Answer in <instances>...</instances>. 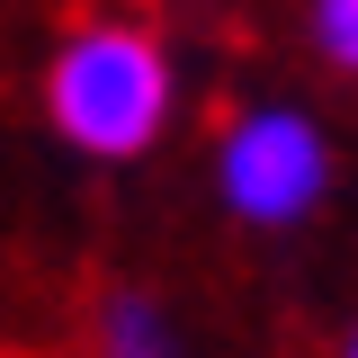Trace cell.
Listing matches in <instances>:
<instances>
[{
  "label": "cell",
  "mask_w": 358,
  "mask_h": 358,
  "mask_svg": "<svg viewBox=\"0 0 358 358\" xmlns=\"http://www.w3.org/2000/svg\"><path fill=\"white\" fill-rule=\"evenodd\" d=\"M45 117L90 162H134L171 126V54L143 18H81L45 63Z\"/></svg>",
  "instance_id": "6da1fadb"
},
{
  "label": "cell",
  "mask_w": 358,
  "mask_h": 358,
  "mask_svg": "<svg viewBox=\"0 0 358 358\" xmlns=\"http://www.w3.org/2000/svg\"><path fill=\"white\" fill-rule=\"evenodd\" d=\"M331 134L313 126L305 108H287V99H260V108H233L215 134V197L233 224H251V233H296L305 215H322V197H331Z\"/></svg>",
  "instance_id": "7a4b0ae2"
},
{
  "label": "cell",
  "mask_w": 358,
  "mask_h": 358,
  "mask_svg": "<svg viewBox=\"0 0 358 358\" xmlns=\"http://www.w3.org/2000/svg\"><path fill=\"white\" fill-rule=\"evenodd\" d=\"M90 358H188V331L171 322L162 296L108 287V296L90 305Z\"/></svg>",
  "instance_id": "3957f363"
},
{
  "label": "cell",
  "mask_w": 358,
  "mask_h": 358,
  "mask_svg": "<svg viewBox=\"0 0 358 358\" xmlns=\"http://www.w3.org/2000/svg\"><path fill=\"white\" fill-rule=\"evenodd\" d=\"M305 36H313V54L331 72L358 81V0H305Z\"/></svg>",
  "instance_id": "277c9868"
},
{
  "label": "cell",
  "mask_w": 358,
  "mask_h": 358,
  "mask_svg": "<svg viewBox=\"0 0 358 358\" xmlns=\"http://www.w3.org/2000/svg\"><path fill=\"white\" fill-rule=\"evenodd\" d=\"M341 358H358V322H350V341H341Z\"/></svg>",
  "instance_id": "5b68a950"
}]
</instances>
